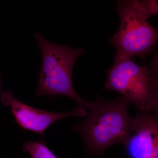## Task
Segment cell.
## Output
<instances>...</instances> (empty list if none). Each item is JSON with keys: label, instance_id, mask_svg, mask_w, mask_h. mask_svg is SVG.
Masks as SVG:
<instances>
[{"label": "cell", "instance_id": "obj_1", "mask_svg": "<svg viewBox=\"0 0 158 158\" xmlns=\"http://www.w3.org/2000/svg\"><path fill=\"white\" fill-rule=\"evenodd\" d=\"M129 103L122 96L108 101L98 95L90 101L89 115L73 128L84 141L88 154L103 156L109 148L121 144L132 125L133 117L128 110Z\"/></svg>", "mask_w": 158, "mask_h": 158}, {"label": "cell", "instance_id": "obj_6", "mask_svg": "<svg viewBox=\"0 0 158 158\" xmlns=\"http://www.w3.org/2000/svg\"><path fill=\"white\" fill-rule=\"evenodd\" d=\"M3 104L9 106L16 122L25 129L43 135L52 123L69 116H85L87 109L77 106L74 110L65 113H55L35 109L25 104L13 96L11 91L2 94Z\"/></svg>", "mask_w": 158, "mask_h": 158}, {"label": "cell", "instance_id": "obj_3", "mask_svg": "<svg viewBox=\"0 0 158 158\" xmlns=\"http://www.w3.org/2000/svg\"><path fill=\"white\" fill-rule=\"evenodd\" d=\"M139 65L132 58L115 56L105 88L121 94L139 111L158 114L157 65Z\"/></svg>", "mask_w": 158, "mask_h": 158}, {"label": "cell", "instance_id": "obj_2", "mask_svg": "<svg viewBox=\"0 0 158 158\" xmlns=\"http://www.w3.org/2000/svg\"><path fill=\"white\" fill-rule=\"evenodd\" d=\"M117 6L120 26L110 40L115 56H144L157 42V30L147 19L158 14V1H118Z\"/></svg>", "mask_w": 158, "mask_h": 158}, {"label": "cell", "instance_id": "obj_5", "mask_svg": "<svg viewBox=\"0 0 158 158\" xmlns=\"http://www.w3.org/2000/svg\"><path fill=\"white\" fill-rule=\"evenodd\" d=\"M121 144L127 158H158V114L139 111Z\"/></svg>", "mask_w": 158, "mask_h": 158}, {"label": "cell", "instance_id": "obj_7", "mask_svg": "<svg viewBox=\"0 0 158 158\" xmlns=\"http://www.w3.org/2000/svg\"><path fill=\"white\" fill-rule=\"evenodd\" d=\"M23 149L31 158H57L43 142L29 141L23 144Z\"/></svg>", "mask_w": 158, "mask_h": 158}, {"label": "cell", "instance_id": "obj_4", "mask_svg": "<svg viewBox=\"0 0 158 158\" xmlns=\"http://www.w3.org/2000/svg\"><path fill=\"white\" fill-rule=\"evenodd\" d=\"M34 35L42 58L36 96L64 95L73 99L77 106L88 110L90 101L79 96L74 89L72 82L75 62L85 51L81 48H72L49 42L38 32Z\"/></svg>", "mask_w": 158, "mask_h": 158}]
</instances>
